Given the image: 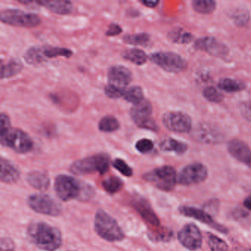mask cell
Returning <instances> with one entry per match:
<instances>
[{"label": "cell", "mask_w": 251, "mask_h": 251, "mask_svg": "<svg viewBox=\"0 0 251 251\" xmlns=\"http://www.w3.org/2000/svg\"><path fill=\"white\" fill-rule=\"evenodd\" d=\"M177 239L182 246L190 251H198L202 246V233L194 223L183 226L177 233Z\"/></svg>", "instance_id": "5bb4252c"}, {"label": "cell", "mask_w": 251, "mask_h": 251, "mask_svg": "<svg viewBox=\"0 0 251 251\" xmlns=\"http://www.w3.org/2000/svg\"><path fill=\"white\" fill-rule=\"evenodd\" d=\"M177 173L171 166H163L148 172L144 175L146 181L152 183L155 187L164 192H170L174 189L177 183Z\"/></svg>", "instance_id": "5b68a950"}, {"label": "cell", "mask_w": 251, "mask_h": 251, "mask_svg": "<svg viewBox=\"0 0 251 251\" xmlns=\"http://www.w3.org/2000/svg\"><path fill=\"white\" fill-rule=\"evenodd\" d=\"M26 179L30 186L39 191L47 190L50 183L48 175L42 171L31 172L28 173Z\"/></svg>", "instance_id": "7402d4cb"}, {"label": "cell", "mask_w": 251, "mask_h": 251, "mask_svg": "<svg viewBox=\"0 0 251 251\" xmlns=\"http://www.w3.org/2000/svg\"><path fill=\"white\" fill-rule=\"evenodd\" d=\"M23 63L20 60L12 58L8 62L1 64V78L6 79L17 75L23 70Z\"/></svg>", "instance_id": "603a6c76"}, {"label": "cell", "mask_w": 251, "mask_h": 251, "mask_svg": "<svg viewBox=\"0 0 251 251\" xmlns=\"http://www.w3.org/2000/svg\"><path fill=\"white\" fill-rule=\"evenodd\" d=\"M0 142L2 146L11 148L17 153H27L33 148L30 136L18 128H11L5 136L0 138Z\"/></svg>", "instance_id": "ba28073f"}, {"label": "cell", "mask_w": 251, "mask_h": 251, "mask_svg": "<svg viewBox=\"0 0 251 251\" xmlns=\"http://www.w3.org/2000/svg\"><path fill=\"white\" fill-rule=\"evenodd\" d=\"M0 123H1L0 138H2L5 136L12 127H11V120L9 117L5 113H2L0 115Z\"/></svg>", "instance_id": "60d3db41"}, {"label": "cell", "mask_w": 251, "mask_h": 251, "mask_svg": "<svg viewBox=\"0 0 251 251\" xmlns=\"http://www.w3.org/2000/svg\"><path fill=\"white\" fill-rule=\"evenodd\" d=\"M188 148L189 147H188L187 144L180 142L177 139H172V138L165 139L160 144V148L161 151H164V152H176L178 155L185 153L187 151Z\"/></svg>", "instance_id": "cb8c5ba5"}, {"label": "cell", "mask_w": 251, "mask_h": 251, "mask_svg": "<svg viewBox=\"0 0 251 251\" xmlns=\"http://www.w3.org/2000/svg\"><path fill=\"white\" fill-rule=\"evenodd\" d=\"M55 191L57 196L62 201H70L72 200L82 198L83 194L89 193L86 191L83 183L72 176L67 175H59L55 180Z\"/></svg>", "instance_id": "277c9868"}, {"label": "cell", "mask_w": 251, "mask_h": 251, "mask_svg": "<svg viewBox=\"0 0 251 251\" xmlns=\"http://www.w3.org/2000/svg\"><path fill=\"white\" fill-rule=\"evenodd\" d=\"M227 149L233 158L251 170V150L247 144L239 139H233L227 143Z\"/></svg>", "instance_id": "ac0fdd59"}, {"label": "cell", "mask_w": 251, "mask_h": 251, "mask_svg": "<svg viewBox=\"0 0 251 251\" xmlns=\"http://www.w3.org/2000/svg\"><path fill=\"white\" fill-rule=\"evenodd\" d=\"M123 33V28L120 25L116 24V23H111L108 27L105 35L107 36H116L121 34Z\"/></svg>", "instance_id": "7bdbcfd3"}, {"label": "cell", "mask_w": 251, "mask_h": 251, "mask_svg": "<svg viewBox=\"0 0 251 251\" xmlns=\"http://www.w3.org/2000/svg\"><path fill=\"white\" fill-rule=\"evenodd\" d=\"M202 95L207 100L213 103H219L224 100V95L213 86L205 88L202 91Z\"/></svg>", "instance_id": "d590c367"}, {"label": "cell", "mask_w": 251, "mask_h": 251, "mask_svg": "<svg viewBox=\"0 0 251 251\" xmlns=\"http://www.w3.org/2000/svg\"><path fill=\"white\" fill-rule=\"evenodd\" d=\"M192 8L201 14H209L217 8V2L213 0H195L192 2Z\"/></svg>", "instance_id": "f1b7e54d"}, {"label": "cell", "mask_w": 251, "mask_h": 251, "mask_svg": "<svg viewBox=\"0 0 251 251\" xmlns=\"http://www.w3.org/2000/svg\"><path fill=\"white\" fill-rule=\"evenodd\" d=\"M126 91V89L117 87V86L108 84V83L105 87V95L108 98H111V99H118V98H123Z\"/></svg>", "instance_id": "f35d334b"}, {"label": "cell", "mask_w": 251, "mask_h": 251, "mask_svg": "<svg viewBox=\"0 0 251 251\" xmlns=\"http://www.w3.org/2000/svg\"><path fill=\"white\" fill-rule=\"evenodd\" d=\"M109 155L99 153L75 161L70 167V171L77 176H84L94 173L105 174L109 170Z\"/></svg>", "instance_id": "3957f363"}, {"label": "cell", "mask_w": 251, "mask_h": 251, "mask_svg": "<svg viewBox=\"0 0 251 251\" xmlns=\"http://www.w3.org/2000/svg\"><path fill=\"white\" fill-rule=\"evenodd\" d=\"M251 251V249H245V250H244V251Z\"/></svg>", "instance_id": "7dc6e473"}, {"label": "cell", "mask_w": 251, "mask_h": 251, "mask_svg": "<svg viewBox=\"0 0 251 251\" xmlns=\"http://www.w3.org/2000/svg\"><path fill=\"white\" fill-rule=\"evenodd\" d=\"M207 242L211 251H228L227 243L216 235L207 233Z\"/></svg>", "instance_id": "e575fe53"}, {"label": "cell", "mask_w": 251, "mask_h": 251, "mask_svg": "<svg viewBox=\"0 0 251 251\" xmlns=\"http://www.w3.org/2000/svg\"><path fill=\"white\" fill-rule=\"evenodd\" d=\"M112 165L116 170H118L120 173H122L123 176H126V177H130L133 175V170H132L131 167L123 159L117 158L113 161Z\"/></svg>", "instance_id": "8d00e7d4"}, {"label": "cell", "mask_w": 251, "mask_h": 251, "mask_svg": "<svg viewBox=\"0 0 251 251\" xmlns=\"http://www.w3.org/2000/svg\"><path fill=\"white\" fill-rule=\"evenodd\" d=\"M162 123L166 128L176 133H186L192 129V119L186 113L170 111L163 115Z\"/></svg>", "instance_id": "4fadbf2b"}, {"label": "cell", "mask_w": 251, "mask_h": 251, "mask_svg": "<svg viewBox=\"0 0 251 251\" xmlns=\"http://www.w3.org/2000/svg\"><path fill=\"white\" fill-rule=\"evenodd\" d=\"M125 43L133 46H148L151 42V36L146 33H136V34L126 35L123 37Z\"/></svg>", "instance_id": "4dcf8cb0"}, {"label": "cell", "mask_w": 251, "mask_h": 251, "mask_svg": "<svg viewBox=\"0 0 251 251\" xmlns=\"http://www.w3.org/2000/svg\"><path fill=\"white\" fill-rule=\"evenodd\" d=\"M24 58L26 62L30 65L42 64L48 59L44 53V48L37 47L29 48L25 54Z\"/></svg>", "instance_id": "484cf974"}, {"label": "cell", "mask_w": 251, "mask_h": 251, "mask_svg": "<svg viewBox=\"0 0 251 251\" xmlns=\"http://www.w3.org/2000/svg\"><path fill=\"white\" fill-rule=\"evenodd\" d=\"M208 176V169L203 164L193 163L183 167L177 174V183L183 186L199 184L205 181Z\"/></svg>", "instance_id": "8fae6325"}, {"label": "cell", "mask_w": 251, "mask_h": 251, "mask_svg": "<svg viewBox=\"0 0 251 251\" xmlns=\"http://www.w3.org/2000/svg\"><path fill=\"white\" fill-rule=\"evenodd\" d=\"M123 98L127 102L134 105H137L145 99L143 90L140 86H130V88L126 89Z\"/></svg>", "instance_id": "1f68e13d"}, {"label": "cell", "mask_w": 251, "mask_h": 251, "mask_svg": "<svg viewBox=\"0 0 251 251\" xmlns=\"http://www.w3.org/2000/svg\"><path fill=\"white\" fill-rule=\"evenodd\" d=\"M1 251H14V246L8 239H2L1 241Z\"/></svg>", "instance_id": "ee69618b"}, {"label": "cell", "mask_w": 251, "mask_h": 251, "mask_svg": "<svg viewBox=\"0 0 251 251\" xmlns=\"http://www.w3.org/2000/svg\"><path fill=\"white\" fill-rule=\"evenodd\" d=\"M133 206L139 214L150 224L154 226H158L160 224L159 219L152 210L149 202L142 198H135L133 201Z\"/></svg>", "instance_id": "d6986e66"}, {"label": "cell", "mask_w": 251, "mask_h": 251, "mask_svg": "<svg viewBox=\"0 0 251 251\" xmlns=\"http://www.w3.org/2000/svg\"><path fill=\"white\" fill-rule=\"evenodd\" d=\"M178 211L184 217L194 219V220H198V221L204 223V224L211 226V227H214V228L223 232V233L227 231L226 227L216 223L211 216L203 210L195 208V207L188 206V205H181V206L179 207Z\"/></svg>", "instance_id": "9a60e30c"}, {"label": "cell", "mask_w": 251, "mask_h": 251, "mask_svg": "<svg viewBox=\"0 0 251 251\" xmlns=\"http://www.w3.org/2000/svg\"><path fill=\"white\" fill-rule=\"evenodd\" d=\"M243 203L245 208H248V210L251 211V195H250V196L247 197V198H245Z\"/></svg>", "instance_id": "bcb514c9"}, {"label": "cell", "mask_w": 251, "mask_h": 251, "mask_svg": "<svg viewBox=\"0 0 251 251\" xmlns=\"http://www.w3.org/2000/svg\"><path fill=\"white\" fill-rule=\"evenodd\" d=\"M120 123L116 117L113 116H105L100 120L98 127L100 131L104 133H112L120 128Z\"/></svg>", "instance_id": "f546056e"}, {"label": "cell", "mask_w": 251, "mask_h": 251, "mask_svg": "<svg viewBox=\"0 0 251 251\" xmlns=\"http://www.w3.org/2000/svg\"><path fill=\"white\" fill-rule=\"evenodd\" d=\"M39 5L46 8L54 14L59 15H67L73 11V3L65 0H42L38 1Z\"/></svg>", "instance_id": "ffe728a7"}, {"label": "cell", "mask_w": 251, "mask_h": 251, "mask_svg": "<svg viewBox=\"0 0 251 251\" xmlns=\"http://www.w3.org/2000/svg\"><path fill=\"white\" fill-rule=\"evenodd\" d=\"M195 47L212 56L223 57L228 53V49L226 45L210 36L198 39L195 42Z\"/></svg>", "instance_id": "2e32d148"}, {"label": "cell", "mask_w": 251, "mask_h": 251, "mask_svg": "<svg viewBox=\"0 0 251 251\" xmlns=\"http://www.w3.org/2000/svg\"><path fill=\"white\" fill-rule=\"evenodd\" d=\"M136 151L141 153H148L151 152L154 148V143L149 139H139L135 145Z\"/></svg>", "instance_id": "74e56055"}, {"label": "cell", "mask_w": 251, "mask_h": 251, "mask_svg": "<svg viewBox=\"0 0 251 251\" xmlns=\"http://www.w3.org/2000/svg\"><path fill=\"white\" fill-rule=\"evenodd\" d=\"M152 113V107L151 102L144 99L137 105H133L130 114L135 124L141 128L157 131L158 127L155 120L151 118Z\"/></svg>", "instance_id": "30bf717a"}, {"label": "cell", "mask_w": 251, "mask_h": 251, "mask_svg": "<svg viewBox=\"0 0 251 251\" xmlns=\"http://www.w3.org/2000/svg\"><path fill=\"white\" fill-rule=\"evenodd\" d=\"M168 37L173 43L178 44V45H186V44L191 43L194 39L192 34L182 29L172 30L169 33Z\"/></svg>", "instance_id": "83f0119b"}, {"label": "cell", "mask_w": 251, "mask_h": 251, "mask_svg": "<svg viewBox=\"0 0 251 251\" xmlns=\"http://www.w3.org/2000/svg\"><path fill=\"white\" fill-rule=\"evenodd\" d=\"M108 84L126 89L133 80L130 70L123 66H113L108 72Z\"/></svg>", "instance_id": "e0dca14e"}, {"label": "cell", "mask_w": 251, "mask_h": 251, "mask_svg": "<svg viewBox=\"0 0 251 251\" xmlns=\"http://www.w3.org/2000/svg\"><path fill=\"white\" fill-rule=\"evenodd\" d=\"M142 4L145 6L148 7V8H153L156 7L158 5L159 2L158 1H141Z\"/></svg>", "instance_id": "f6af8a7d"}, {"label": "cell", "mask_w": 251, "mask_h": 251, "mask_svg": "<svg viewBox=\"0 0 251 251\" xmlns=\"http://www.w3.org/2000/svg\"><path fill=\"white\" fill-rule=\"evenodd\" d=\"M123 180L120 177L111 176L102 181L103 189L109 194H115L120 192L123 187Z\"/></svg>", "instance_id": "d6a6232c"}, {"label": "cell", "mask_w": 251, "mask_h": 251, "mask_svg": "<svg viewBox=\"0 0 251 251\" xmlns=\"http://www.w3.org/2000/svg\"><path fill=\"white\" fill-rule=\"evenodd\" d=\"M232 17L238 25H245L249 21L250 14L248 11L239 9L233 12Z\"/></svg>", "instance_id": "ab89813d"}, {"label": "cell", "mask_w": 251, "mask_h": 251, "mask_svg": "<svg viewBox=\"0 0 251 251\" xmlns=\"http://www.w3.org/2000/svg\"><path fill=\"white\" fill-rule=\"evenodd\" d=\"M30 242L44 251H55L62 245V234L57 227L43 222L33 223L27 231Z\"/></svg>", "instance_id": "6da1fadb"}, {"label": "cell", "mask_w": 251, "mask_h": 251, "mask_svg": "<svg viewBox=\"0 0 251 251\" xmlns=\"http://www.w3.org/2000/svg\"><path fill=\"white\" fill-rule=\"evenodd\" d=\"M27 205L35 212L45 215L56 217L62 211L61 204L45 194H34L27 200Z\"/></svg>", "instance_id": "9c48e42d"}, {"label": "cell", "mask_w": 251, "mask_h": 251, "mask_svg": "<svg viewBox=\"0 0 251 251\" xmlns=\"http://www.w3.org/2000/svg\"><path fill=\"white\" fill-rule=\"evenodd\" d=\"M20 177V170L8 160L1 158V181L5 183H14Z\"/></svg>", "instance_id": "44dd1931"}, {"label": "cell", "mask_w": 251, "mask_h": 251, "mask_svg": "<svg viewBox=\"0 0 251 251\" xmlns=\"http://www.w3.org/2000/svg\"><path fill=\"white\" fill-rule=\"evenodd\" d=\"M2 23L16 27L33 28L42 23L40 17L35 14L27 13L17 8H5L0 12Z\"/></svg>", "instance_id": "8992f818"}, {"label": "cell", "mask_w": 251, "mask_h": 251, "mask_svg": "<svg viewBox=\"0 0 251 251\" xmlns=\"http://www.w3.org/2000/svg\"><path fill=\"white\" fill-rule=\"evenodd\" d=\"M123 57L126 61L138 66L143 65L148 61V55L145 51L138 48L126 50L123 52Z\"/></svg>", "instance_id": "d4e9b609"}, {"label": "cell", "mask_w": 251, "mask_h": 251, "mask_svg": "<svg viewBox=\"0 0 251 251\" xmlns=\"http://www.w3.org/2000/svg\"><path fill=\"white\" fill-rule=\"evenodd\" d=\"M95 230L102 239L108 242H120L125 237L124 232L117 220L102 209L98 210L95 214Z\"/></svg>", "instance_id": "7a4b0ae2"}, {"label": "cell", "mask_w": 251, "mask_h": 251, "mask_svg": "<svg viewBox=\"0 0 251 251\" xmlns=\"http://www.w3.org/2000/svg\"><path fill=\"white\" fill-rule=\"evenodd\" d=\"M239 111L243 118L251 123V100L242 102L239 106Z\"/></svg>", "instance_id": "b9f144b4"}, {"label": "cell", "mask_w": 251, "mask_h": 251, "mask_svg": "<svg viewBox=\"0 0 251 251\" xmlns=\"http://www.w3.org/2000/svg\"><path fill=\"white\" fill-rule=\"evenodd\" d=\"M44 53L47 58H54L57 57H65L69 58L73 55V52L70 50L58 47L44 48Z\"/></svg>", "instance_id": "836d02e7"}, {"label": "cell", "mask_w": 251, "mask_h": 251, "mask_svg": "<svg viewBox=\"0 0 251 251\" xmlns=\"http://www.w3.org/2000/svg\"><path fill=\"white\" fill-rule=\"evenodd\" d=\"M192 137L202 144H219L225 140L223 132L209 123H199L191 130Z\"/></svg>", "instance_id": "7c38bea8"}, {"label": "cell", "mask_w": 251, "mask_h": 251, "mask_svg": "<svg viewBox=\"0 0 251 251\" xmlns=\"http://www.w3.org/2000/svg\"><path fill=\"white\" fill-rule=\"evenodd\" d=\"M150 60L168 73H180L186 70L188 67L186 59L175 52H154L150 55Z\"/></svg>", "instance_id": "52a82bcc"}, {"label": "cell", "mask_w": 251, "mask_h": 251, "mask_svg": "<svg viewBox=\"0 0 251 251\" xmlns=\"http://www.w3.org/2000/svg\"><path fill=\"white\" fill-rule=\"evenodd\" d=\"M218 87L220 90L227 93H235L245 90V85L239 80L232 78H223L219 81Z\"/></svg>", "instance_id": "4316f807"}]
</instances>
